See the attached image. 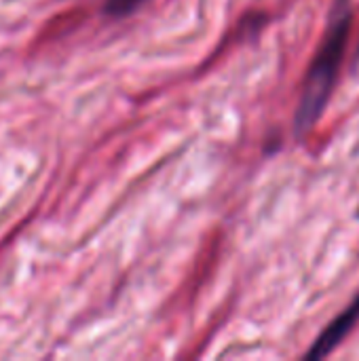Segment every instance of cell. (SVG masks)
<instances>
[{
    "mask_svg": "<svg viewBox=\"0 0 359 361\" xmlns=\"http://www.w3.org/2000/svg\"><path fill=\"white\" fill-rule=\"evenodd\" d=\"M351 23H353L351 0H334L328 13L322 42L315 51V57L311 61V68L303 85V95H300L296 118H294L296 135L309 133L317 125V121L322 118L330 102V95H332V89L339 78V70L347 51Z\"/></svg>",
    "mask_w": 359,
    "mask_h": 361,
    "instance_id": "obj_1",
    "label": "cell"
},
{
    "mask_svg": "<svg viewBox=\"0 0 359 361\" xmlns=\"http://www.w3.org/2000/svg\"><path fill=\"white\" fill-rule=\"evenodd\" d=\"M359 322V294L353 298V302L322 332V336L313 343L311 351L307 353V360H322L326 355H330L341 343L343 338L353 330V326Z\"/></svg>",
    "mask_w": 359,
    "mask_h": 361,
    "instance_id": "obj_2",
    "label": "cell"
},
{
    "mask_svg": "<svg viewBox=\"0 0 359 361\" xmlns=\"http://www.w3.org/2000/svg\"><path fill=\"white\" fill-rule=\"evenodd\" d=\"M144 0H108L106 2V13L112 15V17H123V15H129L133 13Z\"/></svg>",
    "mask_w": 359,
    "mask_h": 361,
    "instance_id": "obj_3",
    "label": "cell"
},
{
    "mask_svg": "<svg viewBox=\"0 0 359 361\" xmlns=\"http://www.w3.org/2000/svg\"><path fill=\"white\" fill-rule=\"evenodd\" d=\"M358 57H359V53H358Z\"/></svg>",
    "mask_w": 359,
    "mask_h": 361,
    "instance_id": "obj_4",
    "label": "cell"
}]
</instances>
